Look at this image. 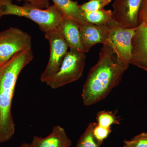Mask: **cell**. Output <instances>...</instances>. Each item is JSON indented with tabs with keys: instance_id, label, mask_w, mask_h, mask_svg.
I'll return each instance as SVG.
<instances>
[{
	"instance_id": "cell-1",
	"label": "cell",
	"mask_w": 147,
	"mask_h": 147,
	"mask_svg": "<svg viewBox=\"0 0 147 147\" xmlns=\"http://www.w3.org/2000/svg\"><path fill=\"white\" fill-rule=\"evenodd\" d=\"M127 69L119 63L111 47L103 45L99 60L91 69L83 86L84 105H93L105 99L119 85Z\"/></svg>"
},
{
	"instance_id": "cell-2",
	"label": "cell",
	"mask_w": 147,
	"mask_h": 147,
	"mask_svg": "<svg viewBox=\"0 0 147 147\" xmlns=\"http://www.w3.org/2000/svg\"><path fill=\"white\" fill-rule=\"evenodd\" d=\"M33 57L30 47L16 53L0 66V143L8 142L15 133L11 106L15 87L21 71Z\"/></svg>"
},
{
	"instance_id": "cell-3",
	"label": "cell",
	"mask_w": 147,
	"mask_h": 147,
	"mask_svg": "<svg viewBox=\"0 0 147 147\" xmlns=\"http://www.w3.org/2000/svg\"><path fill=\"white\" fill-rule=\"evenodd\" d=\"M9 15L28 18L36 23L45 33L57 28L64 18L54 5L43 9L29 3L19 6L13 4L11 0H0V18Z\"/></svg>"
},
{
	"instance_id": "cell-4",
	"label": "cell",
	"mask_w": 147,
	"mask_h": 147,
	"mask_svg": "<svg viewBox=\"0 0 147 147\" xmlns=\"http://www.w3.org/2000/svg\"><path fill=\"white\" fill-rule=\"evenodd\" d=\"M86 60L85 53L69 50L64 58L59 71L45 84L51 88L56 89L76 82L83 75Z\"/></svg>"
},
{
	"instance_id": "cell-5",
	"label": "cell",
	"mask_w": 147,
	"mask_h": 147,
	"mask_svg": "<svg viewBox=\"0 0 147 147\" xmlns=\"http://www.w3.org/2000/svg\"><path fill=\"white\" fill-rule=\"evenodd\" d=\"M110 29L109 37L106 44L111 47L119 63L128 68L130 64L132 39L137 28H124L113 19L107 25Z\"/></svg>"
},
{
	"instance_id": "cell-6",
	"label": "cell",
	"mask_w": 147,
	"mask_h": 147,
	"mask_svg": "<svg viewBox=\"0 0 147 147\" xmlns=\"http://www.w3.org/2000/svg\"><path fill=\"white\" fill-rule=\"evenodd\" d=\"M50 45V56L47 66L41 74L40 81L46 83L55 76L60 67L69 48L59 27L45 33Z\"/></svg>"
},
{
	"instance_id": "cell-7",
	"label": "cell",
	"mask_w": 147,
	"mask_h": 147,
	"mask_svg": "<svg viewBox=\"0 0 147 147\" xmlns=\"http://www.w3.org/2000/svg\"><path fill=\"white\" fill-rule=\"evenodd\" d=\"M32 47L30 35L18 28L11 27L0 32V66L18 52Z\"/></svg>"
},
{
	"instance_id": "cell-8",
	"label": "cell",
	"mask_w": 147,
	"mask_h": 147,
	"mask_svg": "<svg viewBox=\"0 0 147 147\" xmlns=\"http://www.w3.org/2000/svg\"><path fill=\"white\" fill-rule=\"evenodd\" d=\"M142 0H115L113 4L114 20L127 28L139 26V14Z\"/></svg>"
},
{
	"instance_id": "cell-9",
	"label": "cell",
	"mask_w": 147,
	"mask_h": 147,
	"mask_svg": "<svg viewBox=\"0 0 147 147\" xmlns=\"http://www.w3.org/2000/svg\"><path fill=\"white\" fill-rule=\"evenodd\" d=\"M79 27L81 41L85 53H88L96 44H106L110 33L107 25L79 24Z\"/></svg>"
},
{
	"instance_id": "cell-10",
	"label": "cell",
	"mask_w": 147,
	"mask_h": 147,
	"mask_svg": "<svg viewBox=\"0 0 147 147\" xmlns=\"http://www.w3.org/2000/svg\"><path fill=\"white\" fill-rule=\"evenodd\" d=\"M130 63L147 71V28L142 23L132 39Z\"/></svg>"
},
{
	"instance_id": "cell-11",
	"label": "cell",
	"mask_w": 147,
	"mask_h": 147,
	"mask_svg": "<svg viewBox=\"0 0 147 147\" xmlns=\"http://www.w3.org/2000/svg\"><path fill=\"white\" fill-rule=\"evenodd\" d=\"M32 147H69L72 142L67 136L64 129L59 125L53 127L47 137L35 136L30 144Z\"/></svg>"
},
{
	"instance_id": "cell-12",
	"label": "cell",
	"mask_w": 147,
	"mask_h": 147,
	"mask_svg": "<svg viewBox=\"0 0 147 147\" xmlns=\"http://www.w3.org/2000/svg\"><path fill=\"white\" fill-rule=\"evenodd\" d=\"M79 26V24L76 21L64 17L58 27L70 50L85 53L81 41Z\"/></svg>"
},
{
	"instance_id": "cell-13",
	"label": "cell",
	"mask_w": 147,
	"mask_h": 147,
	"mask_svg": "<svg viewBox=\"0 0 147 147\" xmlns=\"http://www.w3.org/2000/svg\"><path fill=\"white\" fill-rule=\"evenodd\" d=\"M54 5L65 18L71 19L79 24L88 25L84 18L83 11L77 1L72 0H52Z\"/></svg>"
},
{
	"instance_id": "cell-14",
	"label": "cell",
	"mask_w": 147,
	"mask_h": 147,
	"mask_svg": "<svg viewBox=\"0 0 147 147\" xmlns=\"http://www.w3.org/2000/svg\"><path fill=\"white\" fill-rule=\"evenodd\" d=\"M83 15L89 24L96 26H106L114 19L113 11L102 10L94 11H83Z\"/></svg>"
},
{
	"instance_id": "cell-15",
	"label": "cell",
	"mask_w": 147,
	"mask_h": 147,
	"mask_svg": "<svg viewBox=\"0 0 147 147\" xmlns=\"http://www.w3.org/2000/svg\"><path fill=\"white\" fill-rule=\"evenodd\" d=\"M96 122L89 124L84 133L78 140L76 147H100L102 142L96 139L93 134V129Z\"/></svg>"
},
{
	"instance_id": "cell-16",
	"label": "cell",
	"mask_w": 147,
	"mask_h": 147,
	"mask_svg": "<svg viewBox=\"0 0 147 147\" xmlns=\"http://www.w3.org/2000/svg\"><path fill=\"white\" fill-rule=\"evenodd\" d=\"M98 125L106 128H111L113 125H119L120 120L113 111L103 110L98 112L96 115Z\"/></svg>"
},
{
	"instance_id": "cell-17",
	"label": "cell",
	"mask_w": 147,
	"mask_h": 147,
	"mask_svg": "<svg viewBox=\"0 0 147 147\" xmlns=\"http://www.w3.org/2000/svg\"><path fill=\"white\" fill-rule=\"evenodd\" d=\"M111 1L112 0H90L80 7L83 11H97L104 9Z\"/></svg>"
},
{
	"instance_id": "cell-18",
	"label": "cell",
	"mask_w": 147,
	"mask_h": 147,
	"mask_svg": "<svg viewBox=\"0 0 147 147\" xmlns=\"http://www.w3.org/2000/svg\"><path fill=\"white\" fill-rule=\"evenodd\" d=\"M123 142V147H147V132H142L131 140Z\"/></svg>"
},
{
	"instance_id": "cell-19",
	"label": "cell",
	"mask_w": 147,
	"mask_h": 147,
	"mask_svg": "<svg viewBox=\"0 0 147 147\" xmlns=\"http://www.w3.org/2000/svg\"><path fill=\"white\" fill-rule=\"evenodd\" d=\"M111 128H106L96 124L93 129V134L96 139L99 142L103 143L104 140L108 138L111 132Z\"/></svg>"
},
{
	"instance_id": "cell-20",
	"label": "cell",
	"mask_w": 147,
	"mask_h": 147,
	"mask_svg": "<svg viewBox=\"0 0 147 147\" xmlns=\"http://www.w3.org/2000/svg\"><path fill=\"white\" fill-rule=\"evenodd\" d=\"M146 20H147V0H142L139 14V24Z\"/></svg>"
},
{
	"instance_id": "cell-21",
	"label": "cell",
	"mask_w": 147,
	"mask_h": 147,
	"mask_svg": "<svg viewBox=\"0 0 147 147\" xmlns=\"http://www.w3.org/2000/svg\"><path fill=\"white\" fill-rule=\"evenodd\" d=\"M21 1V0H18ZM26 1L31 4L33 5L40 9L47 8L49 6V0H24Z\"/></svg>"
},
{
	"instance_id": "cell-22",
	"label": "cell",
	"mask_w": 147,
	"mask_h": 147,
	"mask_svg": "<svg viewBox=\"0 0 147 147\" xmlns=\"http://www.w3.org/2000/svg\"><path fill=\"white\" fill-rule=\"evenodd\" d=\"M18 147H32L30 144H28V143H23L20 146Z\"/></svg>"
},
{
	"instance_id": "cell-23",
	"label": "cell",
	"mask_w": 147,
	"mask_h": 147,
	"mask_svg": "<svg viewBox=\"0 0 147 147\" xmlns=\"http://www.w3.org/2000/svg\"><path fill=\"white\" fill-rule=\"evenodd\" d=\"M142 23H143L144 24V25L145 26H146V28H147V20H146V21H145L142 22ZM141 23V24H142Z\"/></svg>"
}]
</instances>
